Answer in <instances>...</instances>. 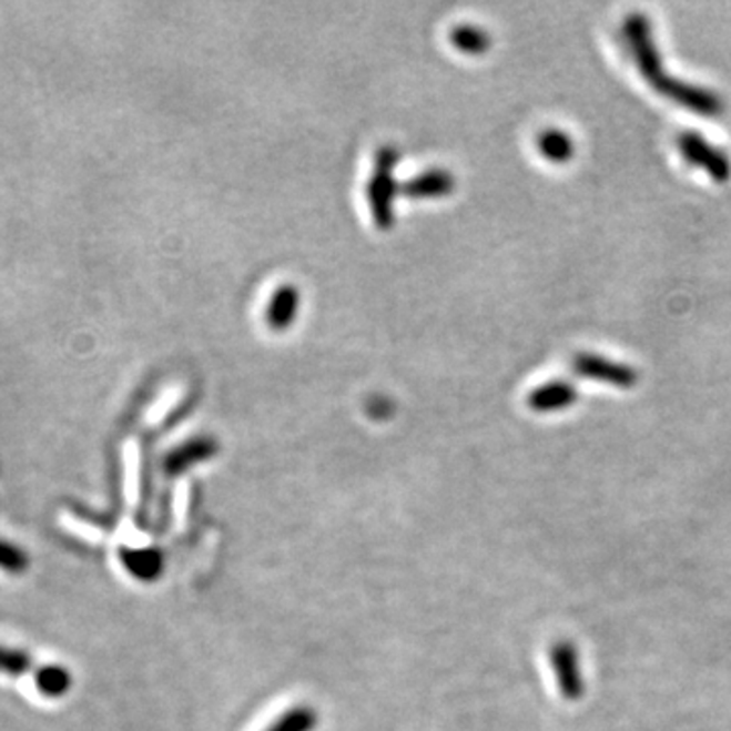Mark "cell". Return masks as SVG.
Instances as JSON below:
<instances>
[{
  "mask_svg": "<svg viewBox=\"0 0 731 731\" xmlns=\"http://www.w3.org/2000/svg\"><path fill=\"white\" fill-rule=\"evenodd\" d=\"M122 561L132 576L143 581H155L165 571V555L159 549H131L122 552Z\"/></svg>",
  "mask_w": 731,
  "mask_h": 731,
  "instance_id": "obj_10",
  "label": "cell"
},
{
  "mask_svg": "<svg viewBox=\"0 0 731 731\" xmlns=\"http://www.w3.org/2000/svg\"><path fill=\"white\" fill-rule=\"evenodd\" d=\"M299 307V291L295 285H283L276 288L266 307V322L273 329H287L288 324L295 319Z\"/></svg>",
  "mask_w": 731,
  "mask_h": 731,
  "instance_id": "obj_9",
  "label": "cell"
},
{
  "mask_svg": "<svg viewBox=\"0 0 731 731\" xmlns=\"http://www.w3.org/2000/svg\"><path fill=\"white\" fill-rule=\"evenodd\" d=\"M626 39L628 45L632 49L638 65L642 73L650 80V84L657 85V90L671 97L672 100H679L687 109L703 112L705 116H711L713 112H720V100L713 94H709L696 85H683L674 80H664L662 70H660L659 53L652 43V35L648 33L647 19L642 14H634L628 24H626Z\"/></svg>",
  "mask_w": 731,
  "mask_h": 731,
  "instance_id": "obj_1",
  "label": "cell"
},
{
  "mask_svg": "<svg viewBox=\"0 0 731 731\" xmlns=\"http://www.w3.org/2000/svg\"><path fill=\"white\" fill-rule=\"evenodd\" d=\"M449 37L459 51L471 55H480L490 48V35L478 24H457Z\"/></svg>",
  "mask_w": 731,
  "mask_h": 731,
  "instance_id": "obj_13",
  "label": "cell"
},
{
  "mask_svg": "<svg viewBox=\"0 0 731 731\" xmlns=\"http://www.w3.org/2000/svg\"><path fill=\"white\" fill-rule=\"evenodd\" d=\"M396 163L395 149H380L376 155V171L372 173L368 183V202H370L372 216L376 217L378 226L386 229L393 224V200H395L396 183L393 169Z\"/></svg>",
  "mask_w": 731,
  "mask_h": 731,
  "instance_id": "obj_2",
  "label": "cell"
},
{
  "mask_svg": "<svg viewBox=\"0 0 731 731\" xmlns=\"http://www.w3.org/2000/svg\"><path fill=\"white\" fill-rule=\"evenodd\" d=\"M679 151L689 161V165L703 169L705 173L713 177V181L723 183V181L730 180V159L721 149L708 143L701 134H696V132L681 134L679 136Z\"/></svg>",
  "mask_w": 731,
  "mask_h": 731,
  "instance_id": "obj_4",
  "label": "cell"
},
{
  "mask_svg": "<svg viewBox=\"0 0 731 731\" xmlns=\"http://www.w3.org/2000/svg\"><path fill=\"white\" fill-rule=\"evenodd\" d=\"M41 687L45 689V693L60 696L63 691H68V687H70V674L61 671V669H49L41 679Z\"/></svg>",
  "mask_w": 731,
  "mask_h": 731,
  "instance_id": "obj_14",
  "label": "cell"
},
{
  "mask_svg": "<svg viewBox=\"0 0 731 731\" xmlns=\"http://www.w3.org/2000/svg\"><path fill=\"white\" fill-rule=\"evenodd\" d=\"M539 149L542 155L557 165H564L576 153L573 139L559 129L542 132L539 136Z\"/></svg>",
  "mask_w": 731,
  "mask_h": 731,
  "instance_id": "obj_12",
  "label": "cell"
},
{
  "mask_svg": "<svg viewBox=\"0 0 731 731\" xmlns=\"http://www.w3.org/2000/svg\"><path fill=\"white\" fill-rule=\"evenodd\" d=\"M454 175L445 169H427L403 185L408 197H444L454 190Z\"/></svg>",
  "mask_w": 731,
  "mask_h": 731,
  "instance_id": "obj_8",
  "label": "cell"
},
{
  "mask_svg": "<svg viewBox=\"0 0 731 731\" xmlns=\"http://www.w3.org/2000/svg\"><path fill=\"white\" fill-rule=\"evenodd\" d=\"M319 725V713L312 705H295L283 711L264 731H315Z\"/></svg>",
  "mask_w": 731,
  "mask_h": 731,
  "instance_id": "obj_11",
  "label": "cell"
},
{
  "mask_svg": "<svg viewBox=\"0 0 731 731\" xmlns=\"http://www.w3.org/2000/svg\"><path fill=\"white\" fill-rule=\"evenodd\" d=\"M549 662L557 679V687L567 701H579L586 696V679L581 672L579 650L571 640H557L549 650Z\"/></svg>",
  "mask_w": 731,
  "mask_h": 731,
  "instance_id": "obj_3",
  "label": "cell"
},
{
  "mask_svg": "<svg viewBox=\"0 0 731 731\" xmlns=\"http://www.w3.org/2000/svg\"><path fill=\"white\" fill-rule=\"evenodd\" d=\"M577 400V390L573 384L555 380L535 388L528 395V407L537 413H557L571 407Z\"/></svg>",
  "mask_w": 731,
  "mask_h": 731,
  "instance_id": "obj_7",
  "label": "cell"
},
{
  "mask_svg": "<svg viewBox=\"0 0 731 731\" xmlns=\"http://www.w3.org/2000/svg\"><path fill=\"white\" fill-rule=\"evenodd\" d=\"M573 368L583 378L620 386V388H630L638 383V374L630 366H626L622 362H611L601 356H593V354H579L573 362Z\"/></svg>",
  "mask_w": 731,
  "mask_h": 731,
  "instance_id": "obj_5",
  "label": "cell"
},
{
  "mask_svg": "<svg viewBox=\"0 0 731 731\" xmlns=\"http://www.w3.org/2000/svg\"><path fill=\"white\" fill-rule=\"evenodd\" d=\"M217 454V441L214 437H193L185 444L177 445L169 451L163 468L169 476L185 474L193 466H200Z\"/></svg>",
  "mask_w": 731,
  "mask_h": 731,
  "instance_id": "obj_6",
  "label": "cell"
}]
</instances>
